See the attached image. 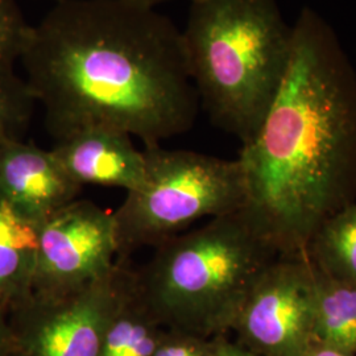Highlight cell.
<instances>
[{
  "label": "cell",
  "instance_id": "8",
  "mask_svg": "<svg viewBox=\"0 0 356 356\" xmlns=\"http://www.w3.org/2000/svg\"><path fill=\"white\" fill-rule=\"evenodd\" d=\"M118 256L114 211L76 198L41 223L32 294L57 298L79 292L111 272Z\"/></svg>",
  "mask_w": 356,
  "mask_h": 356
},
{
  "label": "cell",
  "instance_id": "16",
  "mask_svg": "<svg viewBox=\"0 0 356 356\" xmlns=\"http://www.w3.org/2000/svg\"><path fill=\"white\" fill-rule=\"evenodd\" d=\"M17 0H0V67L13 69L32 33Z\"/></svg>",
  "mask_w": 356,
  "mask_h": 356
},
{
  "label": "cell",
  "instance_id": "9",
  "mask_svg": "<svg viewBox=\"0 0 356 356\" xmlns=\"http://www.w3.org/2000/svg\"><path fill=\"white\" fill-rule=\"evenodd\" d=\"M81 191L51 149L24 140L0 143V198L22 214L42 223Z\"/></svg>",
  "mask_w": 356,
  "mask_h": 356
},
{
  "label": "cell",
  "instance_id": "10",
  "mask_svg": "<svg viewBox=\"0 0 356 356\" xmlns=\"http://www.w3.org/2000/svg\"><path fill=\"white\" fill-rule=\"evenodd\" d=\"M51 152L79 186L136 191L145 177V154L132 136L111 128H85L54 140Z\"/></svg>",
  "mask_w": 356,
  "mask_h": 356
},
{
  "label": "cell",
  "instance_id": "1",
  "mask_svg": "<svg viewBox=\"0 0 356 356\" xmlns=\"http://www.w3.org/2000/svg\"><path fill=\"white\" fill-rule=\"evenodd\" d=\"M20 63L54 140L103 127L153 147L197 119L181 29L134 0L54 3L32 26Z\"/></svg>",
  "mask_w": 356,
  "mask_h": 356
},
{
  "label": "cell",
  "instance_id": "12",
  "mask_svg": "<svg viewBox=\"0 0 356 356\" xmlns=\"http://www.w3.org/2000/svg\"><path fill=\"white\" fill-rule=\"evenodd\" d=\"M164 331L141 294L135 270L134 280L104 332L98 356H152Z\"/></svg>",
  "mask_w": 356,
  "mask_h": 356
},
{
  "label": "cell",
  "instance_id": "4",
  "mask_svg": "<svg viewBox=\"0 0 356 356\" xmlns=\"http://www.w3.org/2000/svg\"><path fill=\"white\" fill-rule=\"evenodd\" d=\"M153 250L136 270L145 302L166 329L207 339L232 330L256 281L280 256L244 207Z\"/></svg>",
  "mask_w": 356,
  "mask_h": 356
},
{
  "label": "cell",
  "instance_id": "19",
  "mask_svg": "<svg viewBox=\"0 0 356 356\" xmlns=\"http://www.w3.org/2000/svg\"><path fill=\"white\" fill-rule=\"evenodd\" d=\"M13 334L10 312L0 304V356H13Z\"/></svg>",
  "mask_w": 356,
  "mask_h": 356
},
{
  "label": "cell",
  "instance_id": "15",
  "mask_svg": "<svg viewBox=\"0 0 356 356\" xmlns=\"http://www.w3.org/2000/svg\"><path fill=\"white\" fill-rule=\"evenodd\" d=\"M36 101L15 69L0 67V143L23 140Z\"/></svg>",
  "mask_w": 356,
  "mask_h": 356
},
{
  "label": "cell",
  "instance_id": "3",
  "mask_svg": "<svg viewBox=\"0 0 356 356\" xmlns=\"http://www.w3.org/2000/svg\"><path fill=\"white\" fill-rule=\"evenodd\" d=\"M182 42L200 104L242 145L257 134L292 54L276 0H193Z\"/></svg>",
  "mask_w": 356,
  "mask_h": 356
},
{
  "label": "cell",
  "instance_id": "11",
  "mask_svg": "<svg viewBox=\"0 0 356 356\" xmlns=\"http://www.w3.org/2000/svg\"><path fill=\"white\" fill-rule=\"evenodd\" d=\"M41 222L0 198V304L8 312L33 293Z\"/></svg>",
  "mask_w": 356,
  "mask_h": 356
},
{
  "label": "cell",
  "instance_id": "18",
  "mask_svg": "<svg viewBox=\"0 0 356 356\" xmlns=\"http://www.w3.org/2000/svg\"><path fill=\"white\" fill-rule=\"evenodd\" d=\"M209 356H259L239 342H229L225 335L213 338Z\"/></svg>",
  "mask_w": 356,
  "mask_h": 356
},
{
  "label": "cell",
  "instance_id": "13",
  "mask_svg": "<svg viewBox=\"0 0 356 356\" xmlns=\"http://www.w3.org/2000/svg\"><path fill=\"white\" fill-rule=\"evenodd\" d=\"M314 273V343L356 356V284Z\"/></svg>",
  "mask_w": 356,
  "mask_h": 356
},
{
  "label": "cell",
  "instance_id": "22",
  "mask_svg": "<svg viewBox=\"0 0 356 356\" xmlns=\"http://www.w3.org/2000/svg\"><path fill=\"white\" fill-rule=\"evenodd\" d=\"M53 1H54V3H57V1H61V0H53Z\"/></svg>",
  "mask_w": 356,
  "mask_h": 356
},
{
  "label": "cell",
  "instance_id": "17",
  "mask_svg": "<svg viewBox=\"0 0 356 356\" xmlns=\"http://www.w3.org/2000/svg\"><path fill=\"white\" fill-rule=\"evenodd\" d=\"M213 338L166 329L152 356H209Z\"/></svg>",
  "mask_w": 356,
  "mask_h": 356
},
{
  "label": "cell",
  "instance_id": "2",
  "mask_svg": "<svg viewBox=\"0 0 356 356\" xmlns=\"http://www.w3.org/2000/svg\"><path fill=\"white\" fill-rule=\"evenodd\" d=\"M244 210L280 256H302L356 201V70L332 26L304 7L280 89L238 157Z\"/></svg>",
  "mask_w": 356,
  "mask_h": 356
},
{
  "label": "cell",
  "instance_id": "21",
  "mask_svg": "<svg viewBox=\"0 0 356 356\" xmlns=\"http://www.w3.org/2000/svg\"><path fill=\"white\" fill-rule=\"evenodd\" d=\"M134 1L140 3V4H144V6H148V7H153V8H156V7H157V6H160V4L169 3V1H176V0H134ZM191 1H193V0H191Z\"/></svg>",
  "mask_w": 356,
  "mask_h": 356
},
{
  "label": "cell",
  "instance_id": "7",
  "mask_svg": "<svg viewBox=\"0 0 356 356\" xmlns=\"http://www.w3.org/2000/svg\"><path fill=\"white\" fill-rule=\"evenodd\" d=\"M316 273L305 254L277 256L256 281L232 331L259 356H302L314 344Z\"/></svg>",
  "mask_w": 356,
  "mask_h": 356
},
{
  "label": "cell",
  "instance_id": "5",
  "mask_svg": "<svg viewBox=\"0 0 356 356\" xmlns=\"http://www.w3.org/2000/svg\"><path fill=\"white\" fill-rule=\"evenodd\" d=\"M145 177L115 210L118 259L156 248L204 219L226 216L245 204L238 159L226 160L185 149L145 147Z\"/></svg>",
  "mask_w": 356,
  "mask_h": 356
},
{
  "label": "cell",
  "instance_id": "6",
  "mask_svg": "<svg viewBox=\"0 0 356 356\" xmlns=\"http://www.w3.org/2000/svg\"><path fill=\"white\" fill-rule=\"evenodd\" d=\"M134 276L127 259H118L111 272L79 292L57 298L32 294L10 312L13 356H98Z\"/></svg>",
  "mask_w": 356,
  "mask_h": 356
},
{
  "label": "cell",
  "instance_id": "20",
  "mask_svg": "<svg viewBox=\"0 0 356 356\" xmlns=\"http://www.w3.org/2000/svg\"><path fill=\"white\" fill-rule=\"evenodd\" d=\"M302 356H353L348 355V354H344L342 351H338V350H334L330 347H326L323 344L314 343L305 354Z\"/></svg>",
  "mask_w": 356,
  "mask_h": 356
},
{
  "label": "cell",
  "instance_id": "14",
  "mask_svg": "<svg viewBox=\"0 0 356 356\" xmlns=\"http://www.w3.org/2000/svg\"><path fill=\"white\" fill-rule=\"evenodd\" d=\"M305 256L326 276L356 284V201L322 223Z\"/></svg>",
  "mask_w": 356,
  "mask_h": 356
}]
</instances>
